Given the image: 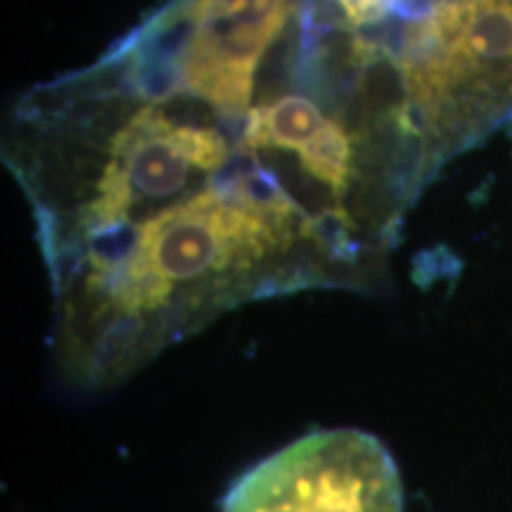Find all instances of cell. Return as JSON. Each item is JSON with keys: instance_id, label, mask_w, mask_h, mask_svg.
I'll return each mask as SVG.
<instances>
[{"instance_id": "obj_1", "label": "cell", "mask_w": 512, "mask_h": 512, "mask_svg": "<svg viewBox=\"0 0 512 512\" xmlns=\"http://www.w3.org/2000/svg\"><path fill=\"white\" fill-rule=\"evenodd\" d=\"M221 512H403V484L373 434L325 430L249 470Z\"/></svg>"}, {"instance_id": "obj_2", "label": "cell", "mask_w": 512, "mask_h": 512, "mask_svg": "<svg viewBox=\"0 0 512 512\" xmlns=\"http://www.w3.org/2000/svg\"><path fill=\"white\" fill-rule=\"evenodd\" d=\"M408 91L427 112L512 95V0H444L406 43Z\"/></svg>"}, {"instance_id": "obj_3", "label": "cell", "mask_w": 512, "mask_h": 512, "mask_svg": "<svg viewBox=\"0 0 512 512\" xmlns=\"http://www.w3.org/2000/svg\"><path fill=\"white\" fill-rule=\"evenodd\" d=\"M290 12L292 0H195L181 48L185 93L221 114L249 112L256 67Z\"/></svg>"}, {"instance_id": "obj_4", "label": "cell", "mask_w": 512, "mask_h": 512, "mask_svg": "<svg viewBox=\"0 0 512 512\" xmlns=\"http://www.w3.org/2000/svg\"><path fill=\"white\" fill-rule=\"evenodd\" d=\"M242 145L254 152L278 150V155H290L325 200L384 240L394 219V204L375 195L363 181L351 133L339 121L325 117L316 102L304 95H283L249 110Z\"/></svg>"}]
</instances>
